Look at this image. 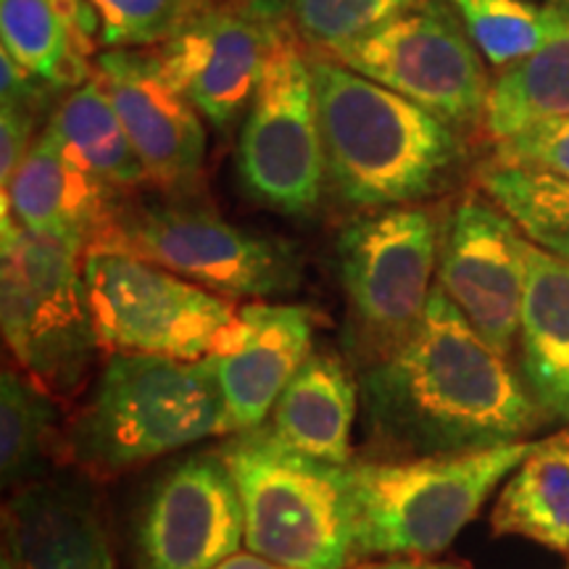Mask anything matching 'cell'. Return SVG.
I'll return each mask as SVG.
<instances>
[{
    "instance_id": "cell-1",
    "label": "cell",
    "mask_w": 569,
    "mask_h": 569,
    "mask_svg": "<svg viewBox=\"0 0 569 569\" xmlns=\"http://www.w3.org/2000/svg\"><path fill=\"white\" fill-rule=\"evenodd\" d=\"M359 396L377 459L522 443L546 419L507 356L440 288L415 336L365 369Z\"/></svg>"
},
{
    "instance_id": "cell-2",
    "label": "cell",
    "mask_w": 569,
    "mask_h": 569,
    "mask_svg": "<svg viewBox=\"0 0 569 569\" xmlns=\"http://www.w3.org/2000/svg\"><path fill=\"white\" fill-rule=\"evenodd\" d=\"M325 169L336 193L361 209L411 206L457 167L451 124L322 51H309Z\"/></svg>"
},
{
    "instance_id": "cell-3",
    "label": "cell",
    "mask_w": 569,
    "mask_h": 569,
    "mask_svg": "<svg viewBox=\"0 0 569 569\" xmlns=\"http://www.w3.org/2000/svg\"><path fill=\"white\" fill-rule=\"evenodd\" d=\"M532 443L346 467L356 559H430L478 517Z\"/></svg>"
},
{
    "instance_id": "cell-4",
    "label": "cell",
    "mask_w": 569,
    "mask_h": 569,
    "mask_svg": "<svg viewBox=\"0 0 569 569\" xmlns=\"http://www.w3.org/2000/svg\"><path fill=\"white\" fill-rule=\"evenodd\" d=\"M217 436H227V411L209 356L111 353L71 425L69 451L92 475L113 478Z\"/></svg>"
},
{
    "instance_id": "cell-5",
    "label": "cell",
    "mask_w": 569,
    "mask_h": 569,
    "mask_svg": "<svg viewBox=\"0 0 569 569\" xmlns=\"http://www.w3.org/2000/svg\"><path fill=\"white\" fill-rule=\"evenodd\" d=\"M246 519V546L284 569H348L356 561L346 467L293 451L261 425L222 448Z\"/></svg>"
},
{
    "instance_id": "cell-6",
    "label": "cell",
    "mask_w": 569,
    "mask_h": 569,
    "mask_svg": "<svg viewBox=\"0 0 569 569\" xmlns=\"http://www.w3.org/2000/svg\"><path fill=\"white\" fill-rule=\"evenodd\" d=\"M84 251L80 238L30 232L3 217V338L24 375L51 396L80 388L101 348L84 290Z\"/></svg>"
},
{
    "instance_id": "cell-7",
    "label": "cell",
    "mask_w": 569,
    "mask_h": 569,
    "mask_svg": "<svg viewBox=\"0 0 569 569\" xmlns=\"http://www.w3.org/2000/svg\"><path fill=\"white\" fill-rule=\"evenodd\" d=\"M88 248H119L224 298L259 301L290 293L301 282V256L293 246L240 230L203 206L117 209Z\"/></svg>"
},
{
    "instance_id": "cell-8",
    "label": "cell",
    "mask_w": 569,
    "mask_h": 569,
    "mask_svg": "<svg viewBox=\"0 0 569 569\" xmlns=\"http://www.w3.org/2000/svg\"><path fill=\"white\" fill-rule=\"evenodd\" d=\"M438 219L417 206L377 209L353 219L338 238L340 280L369 365L415 336L438 284Z\"/></svg>"
},
{
    "instance_id": "cell-9",
    "label": "cell",
    "mask_w": 569,
    "mask_h": 569,
    "mask_svg": "<svg viewBox=\"0 0 569 569\" xmlns=\"http://www.w3.org/2000/svg\"><path fill=\"white\" fill-rule=\"evenodd\" d=\"M82 269L98 343L111 353L206 359L238 311L232 298L119 248H88Z\"/></svg>"
},
{
    "instance_id": "cell-10",
    "label": "cell",
    "mask_w": 569,
    "mask_h": 569,
    "mask_svg": "<svg viewBox=\"0 0 569 569\" xmlns=\"http://www.w3.org/2000/svg\"><path fill=\"white\" fill-rule=\"evenodd\" d=\"M446 124H482L493 82L482 53L446 0H419L365 38L322 51Z\"/></svg>"
},
{
    "instance_id": "cell-11",
    "label": "cell",
    "mask_w": 569,
    "mask_h": 569,
    "mask_svg": "<svg viewBox=\"0 0 569 569\" xmlns=\"http://www.w3.org/2000/svg\"><path fill=\"white\" fill-rule=\"evenodd\" d=\"M248 196L269 209L306 217L325 188V151L309 51L288 27L277 34L248 106L238 146Z\"/></svg>"
},
{
    "instance_id": "cell-12",
    "label": "cell",
    "mask_w": 569,
    "mask_h": 569,
    "mask_svg": "<svg viewBox=\"0 0 569 569\" xmlns=\"http://www.w3.org/2000/svg\"><path fill=\"white\" fill-rule=\"evenodd\" d=\"M438 288L509 359L525 298V234L478 190L453 206L438 256Z\"/></svg>"
},
{
    "instance_id": "cell-13",
    "label": "cell",
    "mask_w": 569,
    "mask_h": 569,
    "mask_svg": "<svg viewBox=\"0 0 569 569\" xmlns=\"http://www.w3.org/2000/svg\"><path fill=\"white\" fill-rule=\"evenodd\" d=\"M282 27L269 0H222L153 53L169 84L213 127H227L251 106Z\"/></svg>"
},
{
    "instance_id": "cell-14",
    "label": "cell",
    "mask_w": 569,
    "mask_h": 569,
    "mask_svg": "<svg viewBox=\"0 0 569 569\" xmlns=\"http://www.w3.org/2000/svg\"><path fill=\"white\" fill-rule=\"evenodd\" d=\"M246 540L243 503L222 453H198L156 482L138 530L140 569H213Z\"/></svg>"
},
{
    "instance_id": "cell-15",
    "label": "cell",
    "mask_w": 569,
    "mask_h": 569,
    "mask_svg": "<svg viewBox=\"0 0 569 569\" xmlns=\"http://www.w3.org/2000/svg\"><path fill=\"white\" fill-rule=\"evenodd\" d=\"M317 315L301 303L253 301L234 311L209 353L224 398L227 436L267 425L277 398L311 356Z\"/></svg>"
},
{
    "instance_id": "cell-16",
    "label": "cell",
    "mask_w": 569,
    "mask_h": 569,
    "mask_svg": "<svg viewBox=\"0 0 569 569\" xmlns=\"http://www.w3.org/2000/svg\"><path fill=\"white\" fill-rule=\"evenodd\" d=\"M92 74L109 92L151 184L196 190L203 172L206 130L196 106L169 84L151 51H106Z\"/></svg>"
},
{
    "instance_id": "cell-17",
    "label": "cell",
    "mask_w": 569,
    "mask_h": 569,
    "mask_svg": "<svg viewBox=\"0 0 569 569\" xmlns=\"http://www.w3.org/2000/svg\"><path fill=\"white\" fill-rule=\"evenodd\" d=\"M17 569H117L96 501L74 482H30L3 511Z\"/></svg>"
},
{
    "instance_id": "cell-18",
    "label": "cell",
    "mask_w": 569,
    "mask_h": 569,
    "mask_svg": "<svg viewBox=\"0 0 569 569\" xmlns=\"http://www.w3.org/2000/svg\"><path fill=\"white\" fill-rule=\"evenodd\" d=\"M3 213L30 232L71 234L90 246L109 227L117 206L113 188L77 167L48 122L3 188Z\"/></svg>"
},
{
    "instance_id": "cell-19",
    "label": "cell",
    "mask_w": 569,
    "mask_h": 569,
    "mask_svg": "<svg viewBox=\"0 0 569 569\" xmlns=\"http://www.w3.org/2000/svg\"><path fill=\"white\" fill-rule=\"evenodd\" d=\"M519 369L540 415L569 422V261L525 238Z\"/></svg>"
},
{
    "instance_id": "cell-20",
    "label": "cell",
    "mask_w": 569,
    "mask_h": 569,
    "mask_svg": "<svg viewBox=\"0 0 569 569\" xmlns=\"http://www.w3.org/2000/svg\"><path fill=\"white\" fill-rule=\"evenodd\" d=\"M361 401L343 359L311 351L277 398L269 427L284 446L325 465H351V427Z\"/></svg>"
},
{
    "instance_id": "cell-21",
    "label": "cell",
    "mask_w": 569,
    "mask_h": 569,
    "mask_svg": "<svg viewBox=\"0 0 569 569\" xmlns=\"http://www.w3.org/2000/svg\"><path fill=\"white\" fill-rule=\"evenodd\" d=\"M490 525L496 536L536 540L569 557V430L532 443L501 488Z\"/></svg>"
},
{
    "instance_id": "cell-22",
    "label": "cell",
    "mask_w": 569,
    "mask_h": 569,
    "mask_svg": "<svg viewBox=\"0 0 569 569\" xmlns=\"http://www.w3.org/2000/svg\"><path fill=\"white\" fill-rule=\"evenodd\" d=\"M559 32L530 59L503 69L490 88L482 130L493 142L549 119L569 117V0H546Z\"/></svg>"
},
{
    "instance_id": "cell-23",
    "label": "cell",
    "mask_w": 569,
    "mask_h": 569,
    "mask_svg": "<svg viewBox=\"0 0 569 569\" xmlns=\"http://www.w3.org/2000/svg\"><path fill=\"white\" fill-rule=\"evenodd\" d=\"M51 124L69 159L109 188L134 190L151 184L109 92L96 74L63 98Z\"/></svg>"
},
{
    "instance_id": "cell-24",
    "label": "cell",
    "mask_w": 569,
    "mask_h": 569,
    "mask_svg": "<svg viewBox=\"0 0 569 569\" xmlns=\"http://www.w3.org/2000/svg\"><path fill=\"white\" fill-rule=\"evenodd\" d=\"M3 51L46 84H74L90 80L88 53L53 0H0Z\"/></svg>"
},
{
    "instance_id": "cell-25",
    "label": "cell",
    "mask_w": 569,
    "mask_h": 569,
    "mask_svg": "<svg viewBox=\"0 0 569 569\" xmlns=\"http://www.w3.org/2000/svg\"><path fill=\"white\" fill-rule=\"evenodd\" d=\"M480 190L543 251L569 261V180L515 163H488Z\"/></svg>"
},
{
    "instance_id": "cell-26",
    "label": "cell",
    "mask_w": 569,
    "mask_h": 569,
    "mask_svg": "<svg viewBox=\"0 0 569 569\" xmlns=\"http://www.w3.org/2000/svg\"><path fill=\"white\" fill-rule=\"evenodd\" d=\"M53 396L30 377L3 372L0 382V472L3 486L24 488L40 475L56 436Z\"/></svg>"
},
{
    "instance_id": "cell-27",
    "label": "cell",
    "mask_w": 569,
    "mask_h": 569,
    "mask_svg": "<svg viewBox=\"0 0 569 569\" xmlns=\"http://www.w3.org/2000/svg\"><path fill=\"white\" fill-rule=\"evenodd\" d=\"M490 67L509 69L530 59L559 32L549 3L530 0H446Z\"/></svg>"
},
{
    "instance_id": "cell-28",
    "label": "cell",
    "mask_w": 569,
    "mask_h": 569,
    "mask_svg": "<svg viewBox=\"0 0 569 569\" xmlns=\"http://www.w3.org/2000/svg\"><path fill=\"white\" fill-rule=\"evenodd\" d=\"M222 0H84L106 51H151L174 40Z\"/></svg>"
},
{
    "instance_id": "cell-29",
    "label": "cell",
    "mask_w": 569,
    "mask_h": 569,
    "mask_svg": "<svg viewBox=\"0 0 569 569\" xmlns=\"http://www.w3.org/2000/svg\"><path fill=\"white\" fill-rule=\"evenodd\" d=\"M419 0H288L296 30L317 51L365 38Z\"/></svg>"
},
{
    "instance_id": "cell-30",
    "label": "cell",
    "mask_w": 569,
    "mask_h": 569,
    "mask_svg": "<svg viewBox=\"0 0 569 569\" xmlns=\"http://www.w3.org/2000/svg\"><path fill=\"white\" fill-rule=\"evenodd\" d=\"M498 163L538 169L569 180V117L549 119L496 142Z\"/></svg>"
},
{
    "instance_id": "cell-31",
    "label": "cell",
    "mask_w": 569,
    "mask_h": 569,
    "mask_svg": "<svg viewBox=\"0 0 569 569\" xmlns=\"http://www.w3.org/2000/svg\"><path fill=\"white\" fill-rule=\"evenodd\" d=\"M34 103H3L0 113V182L9 188L24 156L32 148Z\"/></svg>"
},
{
    "instance_id": "cell-32",
    "label": "cell",
    "mask_w": 569,
    "mask_h": 569,
    "mask_svg": "<svg viewBox=\"0 0 569 569\" xmlns=\"http://www.w3.org/2000/svg\"><path fill=\"white\" fill-rule=\"evenodd\" d=\"M56 9L63 13V19L69 21V27L74 30V34L80 40L88 42L92 46V19H90V11L88 6H84V0H53Z\"/></svg>"
},
{
    "instance_id": "cell-33",
    "label": "cell",
    "mask_w": 569,
    "mask_h": 569,
    "mask_svg": "<svg viewBox=\"0 0 569 569\" xmlns=\"http://www.w3.org/2000/svg\"><path fill=\"white\" fill-rule=\"evenodd\" d=\"M365 569H467L453 561H432V559H382Z\"/></svg>"
},
{
    "instance_id": "cell-34",
    "label": "cell",
    "mask_w": 569,
    "mask_h": 569,
    "mask_svg": "<svg viewBox=\"0 0 569 569\" xmlns=\"http://www.w3.org/2000/svg\"><path fill=\"white\" fill-rule=\"evenodd\" d=\"M213 569H284L280 565H274V561H269L264 557H259V553L253 551H243V553H232L230 559H224L222 565H217Z\"/></svg>"
}]
</instances>
